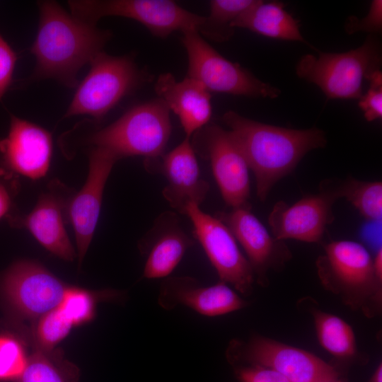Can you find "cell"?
<instances>
[{
  "mask_svg": "<svg viewBox=\"0 0 382 382\" xmlns=\"http://www.w3.org/2000/svg\"><path fill=\"white\" fill-rule=\"evenodd\" d=\"M155 91L179 118L186 137L206 126L212 116L211 95L198 81L187 76L177 81L170 73L158 76Z\"/></svg>",
  "mask_w": 382,
  "mask_h": 382,
  "instance_id": "21",
  "label": "cell"
},
{
  "mask_svg": "<svg viewBox=\"0 0 382 382\" xmlns=\"http://www.w3.org/2000/svg\"><path fill=\"white\" fill-rule=\"evenodd\" d=\"M33 328L37 349L50 352L62 341L74 328L57 306L40 316Z\"/></svg>",
  "mask_w": 382,
  "mask_h": 382,
  "instance_id": "28",
  "label": "cell"
},
{
  "mask_svg": "<svg viewBox=\"0 0 382 382\" xmlns=\"http://www.w3.org/2000/svg\"><path fill=\"white\" fill-rule=\"evenodd\" d=\"M28 357L21 342L0 334V381H16L23 372Z\"/></svg>",
  "mask_w": 382,
  "mask_h": 382,
  "instance_id": "29",
  "label": "cell"
},
{
  "mask_svg": "<svg viewBox=\"0 0 382 382\" xmlns=\"http://www.w3.org/2000/svg\"><path fill=\"white\" fill-rule=\"evenodd\" d=\"M368 81L369 88L359 101V106L364 112L366 121L372 122L382 117V72L375 71Z\"/></svg>",
  "mask_w": 382,
  "mask_h": 382,
  "instance_id": "30",
  "label": "cell"
},
{
  "mask_svg": "<svg viewBox=\"0 0 382 382\" xmlns=\"http://www.w3.org/2000/svg\"><path fill=\"white\" fill-rule=\"evenodd\" d=\"M68 4L71 14L86 22L96 24L103 17H125L162 38L175 31H198L204 21V16L170 0H75Z\"/></svg>",
  "mask_w": 382,
  "mask_h": 382,
  "instance_id": "6",
  "label": "cell"
},
{
  "mask_svg": "<svg viewBox=\"0 0 382 382\" xmlns=\"http://www.w3.org/2000/svg\"><path fill=\"white\" fill-rule=\"evenodd\" d=\"M325 254L316 262L322 283L341 293L352 304L361 305L381 292L373 259L366 248L353 241H335L327 244ZM356 305V306H357Z\"/></svg>",
  "mask_w": 382,
  "mask_h": 382,
  "instance_id": "8",
  "label": "cell"
},
{
  "mask_svg": "<svg viewBox=\"0 0 382 382\" xmlns=\"http://www.w3.org/2000/svg\"><path fill=\"white\" fill-rule=\"evenodd\" d=\"M192 144L209 160L225 203L231 209L250 205V168L230 131L206 125L195 133Z\"/></svg>",
  "mask_w": 382,
  "mask_h": 382,
  "instance_id": "13",
  "label": "cell"
},
{
  "mask_svg": "<svg viewBox=\"0 0 382 382\" xmlns=\"http://www.w3.org/2000/svg\"><path fill=\"white\" fill-rule=\"evenodd\" d=\"M257 0H212L210 11L198 32L219 42L228 41L233 35L232 23Z\"/></svg>",
  "mask_w": 382,
  "mask_h": 382,
  "instance_id": "26",
  "label": "cell"
},
{
  "mask_svg": "<svg viewBox=\"0 0 382 382\" xmlns=\"http://www.w3.org/2000/svg\"><path fill=\"white\" fill-rule=\"evenodd\" d=\"M8 179L7 172L0 169V219L8 215L12 205L14 189L8 183Z\"/></svg>",
  "mask_w": 382,
  "mask_h": 382,
  "instance_id": "34",
  "label": "cell"
},
{
  "mask_svg": "<svg viewBox=\"0 0 382 382\" xmlns=\"http://www.w3.org/2000/svg\"><path fill=\"white\" fill-rule=\"evenodd\" d=\"M169 112L160 98L138 104L93 133L88 142L108 151L117 160L136 156L146 160L158 158L164 154L171 134Z\"/></svg>",
  "mask_w": 382,
  "mask_h": 382,
  "instance_id": "4",
  "label": "cell"
},
{
  "mask_svg": "<svg viewBox=\"0 0 382 382\" xmlns=\"http://www.w3.org/2000/svg\"><path fill=\"white\" fill-rule=\"evenodd\" d=\"M313 318L318 341L327 352L339 358H349L355 354V337L348 323L320 311H315Z\"/></svg>",
  "mask_w": 382,
  "mask_h": 382,
  "instance_id": "25",
  "label": "cell"
},
{
  "mask_svg": "<svg viewBox=\"0 0 382 382\" xmlns=\"http://www.w3.org/2000/svg\"><path fill=\"white\" fill-rule=\"evenodd\" d=\"M280 1L257 0L242 13L231 24L233 28L248 29L262 36L282 40L297 41L306 44L316 52L302 35L299 21L284 9Z\"/></svg>",
  "mask_w": 382,
  "mask_h": 382,
  "instance_id": "22",
  "label": "cell"
},
{
  "mask_svg": "<svg viewBox=\"0 0 382 382\" xmlns=\"http://www.w3.org/2000/svg\"><path fill=\"white\" fill-rule=\"evenodd\" d=\"M227 357L233 365L272 369L289 382H320L339 376L333 366L312 353L260 335L253 336L247 343L233 342Z\"/></svg>",
  "mask_w": 382,
  "mask_h": 382,
  "instance_id": "9",
  "label": "cell"
},
{
  "mask_svg": "<svg viewBox=\"0 0 382 382\" xmlns=\"http://www.w3.org/2000/svg\"><path fill=\"white\" fill-rule=\"evenodd\" d=\"M52 188L39 197L32 212L21 219L40 245L57 257L72 261L76 253L67 234L64 211L69 203L59 192L61 185L52 184Z\"/></svg>",
  "mask_w": 382,
  "mask_h": 382,
  "instance_id": "20",
  "label": "cell"
},
{
  "mask_svg": "<svg viewBox=\"0 0 382 382\" xmlns=\"http://www.w3.org/2000/svg\"><path fill=\"white\" fill-rule=\"evenodd\" d=\"M37 5V33L30 47L36 65L30 80L52 79L74 88L79 70L103 52L112 33L67 13L56 1Z\"/></svg>",
  "mask_w": 382,
  "mask_h": 382,
  "instance_id": "1",
  "label": "cell"
},
{
  "mask_svg": "<svg viewBox=\"0 0 382 382\" xmlns=\"http://www.w3.org/2000/svg\"><path fill=\"white\" fill-rule=\"evenodd\" d=\"M342 198L349 202L366 219L379 221L382 216V183L348 178L341 181Z\"/></svg>",
  "mask_w": 382,
  "mask_h": 382,
  "instance_id": "27",
  "label": "cell"
},
{
  "mask_svg": "<svg viewBox=\"0 0 382 382\" xmlns=\"http://www.w3.org/2000/svg\"><path fill=\"white\" fill-rule=\"evenodd\" d=\"M369 382H382V365L380 364L372 376L371 377Z\"/></svg>",
  "mask_w": 382,
  "mask_h": 382,
  "instance_id": "36",
  "label": "cell"
},
{
  "mask_svg": "<svg viewBox=\"0 0 382 382\" xmlns=\"http://www.w3.org/2000/svg\"><path fill=\"white\" fill-rule=\"evenodd\" d=\"M0 153L9 171L38 180L49 170L51 134L33 122L11 115L8 134L0 141Z\"/></svg>",
  "mask_w": 382,
  "mask_h": 382,
  "instance_id": "18",
  "label": "cell"
},
{
  "mask_svg": "<svg viewBox=\"0 0 382 382\" xmlns=\"http://www.w3.org/2000/svg\"><path fill=\"white\" fill-rule=\"evenodd\" d=\"M184 214L192 222L194 236L204 249L219 281L231 284L245 296L250 295L254 274L228 227L194 203L187 205Z\"/></svg>",
  "mask_w": 382,
  "mask_h": 382,
  "instance_id": "11",
  "label": "cell"
},
{
  "mask_svg": "<svg viewBox=\"0 0 382 382\" xmlns=\"http://www.w3.org/2000/svg\"><path fill=\"white\" fill-rule=\"evenodd\" d=\"M79 369L59 352L37 349L28 357L25 368L16 382H77Z\"/></svg>",
  "mask_w": 382,
  "mask_h": 382,
  "instance_id": "24",
  "label": "cell"
},
{
  "mask_svg": "<svg viewBox=\"0 0 382 382\" xmlns=\"http://www.w3.org/2000/svg\"><path fill=\"white\" fill-rule=\"evenodd\" d=\"M215 216L228 227L243 248L255 280L261 286H267L268 271L282 267L291 257L284 241L277 239L269 233L251 212L250 205L218 212Z\"/></svg>",
  "mask_w": 382,
  "mask_h": 382,
  "instance_id": "14",
  "label": "cell"
},
{
  "mask_svg": "<svg viewBox=\"0 0 382 382\" xmlns=\"http://www.w3.org/2000/svg\"><path fill=\"white\" fill-rule=\"evenodd\" d=\"M68 286L45 267L30 260L15 262L0 281L5 301L22 320H37L57 307Z\"/></svg>",
  "mask_w": 382,
  "mask_h": 382,
  "instance_id": "12",
  "label": "cell"
},
{
  "mask_svg": "<svg viewBox=\"0 0 382 382\" xmlns=\"http://www.w3.org/2000/svg\"><path fill=\"white\" fill-rule=\"evenodd\" d=\"M374 269L379 282H382V249L380 248L373 259Z\"/></svg>",
  "mask_w": 382,
  "mask_h": 382,
  "instance_id": "35",
  "label": "cell"
},
{
  "mask_svg": "<svg viewBox=\"0 0 382 382\" xmlns=\"http://www.w3.org/2000/svg\"><path fill=\"white\" fill-rule=\"evenodd\" d=\"M157 303L166 311L185 306L207 317L234 312L248 304L226 283L219 281L214 285L204 286L189 276L164 278L159 287Z\"/></svg>",
  "mask_w": 382,
  "mask_h": 382,
  "instance_id": "16",
  "label": "cell"
},
{
  "mask_svg": "<svg viewBox=\"0 0 382 382\" xmlns=\"http://www.w3.org/2000/svg\"><path fill=\"white\" fill-rule=\"evenodd\" d=\"M320 382H344V381L340 380L338 378H336L323 381H320Z\"/></svg>",
  "mask_w": 382,
  "mask_h": 382,
  "instance_id": "37",
  "label": "cell"
},
{
  "mask_svg": "<svg viewBox=\"0 0 382 382\" xmlns=\"http://www.w3.org/2000/svg\"><path fill=\"white\" fill-rule=\"evenodd\" d=\"M188 58L187 76L211 92L252 98H277L281 91L216 51L197 30L183 33Z\"/></svg>",
  "mask_w": 382,
  "mask_h": 382,
  "instance_id": "7",
  "label": "cell"
},
{
  "mask_svg": "<svg viewBox=\"0 0 382 382\" xmlns=\"http://www.w3.org/2000/svg\"><path fill=\"white\" fill-rule=\"evenodd\" d=\"M90 64V71L78 85L64 117L87 115L100 121L146 79L129 56L101 52Z\"/></svg>",
  "mask_w": 382,
  "mask_h": 382,
  "instance_id": "5",
  "label": "cell"
},
{
  "mask_svg": "<svg viewBox=\"0 0 382 382\" xmlns=\"http://www.w3.org/2000/svg\"><path fill=\"white\" fill-rule=\"evenodd\" d=\"M17 56L0 35V99L11 84Z\"/></svg>",
  "mask_w": 382,
  "mask_h": 382,
  "instance_id": "33",
  "label": "cell"
},
{
  "mask_svg": "<svg viewBox=\"0 0 382 382\" xmlns=\"http://www.w3.org/2000/svg\"><path fill=\"white\" fill-rule=\"evenodd\" d=\"M318 52V57L302 56L296 73L318 86L329 99H360L364 81L381 70L382 49L376 35H368L361 46L346 52Z\"/></svg>",
  "mask_w": 382,
  "mask_h": 382,
  "instance_id": "3",
  "label": "cell"
},
{
  "mask_svg": "<svg viewBox=\"0 0 382 382\" xmlns=\"http://www.w3.org/2000/svg\"><path fill=\"white\" fill-rule=\"evenodd\" d=\"M234 371L239 382H289L278 371L257 365H234Z\"/></svg>",
  "mask_w": 382,
  "mask_h": 382,
  "instance_id": "32",
  "label": "cell"
},
{
  "mask_svg": "<svg viewBox=\"0 0 382 382\" xmlns=\"http://www.w3.org/2000/svg\"><path fill=\"white\" fill-rule=\"evenodd\" d=\"M224 123L242 151L256 180V193L265 202L281 179L290 174L309 151L324 148L325 133L317 127L296 129L265 124L233 110L225 112Z\"/></svg>",
  "mask_w": 382,
  "mask_h": 382,
  "instance_id": "2",
  "label": "cell"
},
{
  "mask_svg": "<svg viewBox=\"0 0 382 382\" xmlns=\"http://www.w3.org/2000/svg\"><path fill=\"white\" fill-rule=\"evenodd\" d=\"M340 198L341 180L328 179L321 182L318 193L306 195L293 204L277 202L268 216L272 234L281 241L320 242L335 219L332 207Z\"/></svg>",
  "mask_w": 382,
  "mask_h": 382,
  "instance_id": "10",
  "label": "cell"
},
{
  "mask_svg": "<svg viewBox=\"0 0 382 382\" xmlns=\"http://www.w3.org/2000/svg\"><path fill=\"white\" fill-rule=\"evenodd\" d=\"M194 244L195 241L180 227L175 214H161L140 244L141 253L146 255L142 278L169 277Z\"/></svg>",
  "mask_w": 382,
  "mask_h": 382,
  "instance_id": "19",
  "label": "cell"
},
{
  "mask_svg": "<svg viewBox=\"0 0 382 382\" xmlns=\"http://www.w3.org/2000/svg\"><path fill=\"white\" fill-rule=\"evenodd\" d=\"M145 168L157 172L168 181L162 193L169 204L180 214H185L188 204L197 205L205 199L208 183L200 178L195 151L190 137H186L175 148L161 157L145 161Z\"/></svg>",
  "mask_w": 382,
  "mask_h": 382,
  "instance_id": "15",
  "label": "cell"
},
{
  "mask_svg": "<svg viewBox=\"0 0 382 382\" xmlns=\"http://www.w3.org/2000/svg\"><path fill=\"white\" fill-rule=\"evenodd\" d=\"M126 292L116 289L91 291L86 289L68 286L57 306L65 318L74 327L91 322L100 301H124Z\"/></svg>",
  "mask_w": 382,
  "mask_h": 382,
  "instance_id": "23",
  "label": "cell"
},
{
  "mask_svg": "<svg viewBox=\"0 0 382 382\" xmlns=\"http://www.w3.org/2000/svg\"><path fill=\"white\" fill-rule=\"evenodd\" d=\"M117 161L108 151L93 147L89 154L86 183L69 203L67 210L75 234L79 265L92 241L105 183Z\"/></svg>",
  "mask_w": 382,
  "mask_h": 382,
  "instance_id": "17",
  "label": "cell"
},
{
  "mask_svg": "<svg viewBox=\"0 0 382 382\" xmlns=\"http://www.w3.org/2000/svg\"><path fill=\"white\" fill-rule=\"evenodd\" d=\"M347 33L351 35L357 32L376 35L382 30V1L373 0L369 13L362 18L354 16L348 17L345 24Z\"/></svg>",
  "mask_w": 382,
  "mask_h": 382,
  "instance_id": "31",
  "label": "cell"
}]
</instances>
